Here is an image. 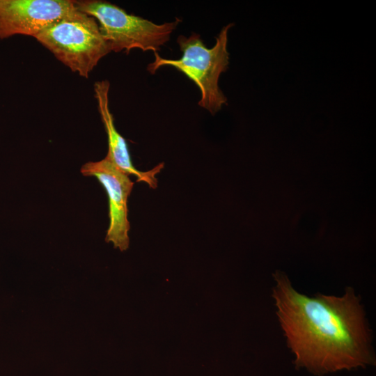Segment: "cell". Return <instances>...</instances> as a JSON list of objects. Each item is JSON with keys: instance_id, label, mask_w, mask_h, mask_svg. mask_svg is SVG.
<instances>
[{"instance_id": "6da1fadb", "label": "cell", "mask_w": 376, "mask_h": 376, "mask_svg": "<svg viewBox=\"0 0 376 376\" xmlns=\"http://www.w3.org/2000/svg\"><path fill=\"white\" fill-rule=\"evenodd\" d=\"M274 278L276 314L297 368L323 375L375 364L364 311L352 288L341 297H309L284 273L276 272Z\"/></svg>"}, {"instance_id": "7a4b0ae2", "label": "cell", "mask_w": 376, "mask_h": 376, "mask_svg": "<svg viewBox=\"0 0 376 376\" xmlns=\"http://www.w3.org/2000/svg\"><path fill=\"white\" fill-rule=\"evenodd\" d=\"M233 24L223 27L216 38L212 48H207L198 34L193 33L189 36L180 35L177 38L182 56L179 59L161 57L154 53V61L149 63L147 70L151 74L162 66H171L182 72L194 81L201 91L198 105L212 115L227 104V98L219 87V79L226 72L229 65V53L227 50L228 33Z\"/></svg>"}, {"instance_id": "3957f363", "label": "cell", "mask_w": 376, "mask_h": 376, "mask_svg": "<svg viewBox=\"0 0 376 376\" xmlns=\"http://www.w3.org/2000/svg\"><path fill=\"white\" fill-rule=\"evenodd\" d=\"M34 38L72 72L86 78L111 52L97 21L77 8Z\"/></svg>"}, {"instance_id": "277c9868", "label": "cell", "mask_w": 376, "mask_h": 376, "mask_svg": "<svg viewBox=\"0 0 376 376\" xmlns=\"http://www.w3.org/2000/svg\"><path fill=\"white\" fill-rule=\"evenodd\" d=\"M77 8L93 17L100 33L109 43L111 51L125 52L140 49L142 51L160 49L170 39L180 19L162 24L127 13L123 8L105 1H75Z\"/></svg>"}, {"instance_id": "5b68a950", "label": "cell", "mask_w": 376, "mask_h": 376, "mask_svg": "<svg viewBox=\"0 0 376 376\" xmlns=\"http://www.w3.org/2000/svg\"><path fill=\"white\" fill-rule=\"evenodd\" d=\"M76 10L70 0H0V40L16 35L35 37Z\"/></svg>"}, {"instance_id": "8992f818", "label": "cell", "mask_w": 376, "mask_h": 376, "mask_svg": "<svg viewBox=\"0 0 376 376\" xmlns=\"http://www.w3.org/2000/svg\"><path fill=\"white\" fill-rule=\"evenodd\" d=\"M84 176L95 177L104 187L109 199V225L106 241L112 242L120 251L129 246L127 200L134 182L129 175L120 171L107 157L98 162H89L81 168Z\"/></svg>"}, {"instance_id": "52a82bcc", "label": "cell", "mask_w": 376, "mask_h": 376, "mask_svg": "<svg viewBox=\"0 0 376 376\" xmlns=\"http://www.w3.org/2000/svg\"><path fill=\"white\" fill-rule=\"evenodd\" d=\"M109 88L110 84L107 80L98 81L94 84L98 111L108 139V152L105 157L123 173L127 175H133L137 178V182H143L150 188L155 189L157 187V179L155 175L163 169L164 164H159L147 171H141L134 166L127 142L117 131L113 117L110 111Z\"/></svg>"}]
</instances>
